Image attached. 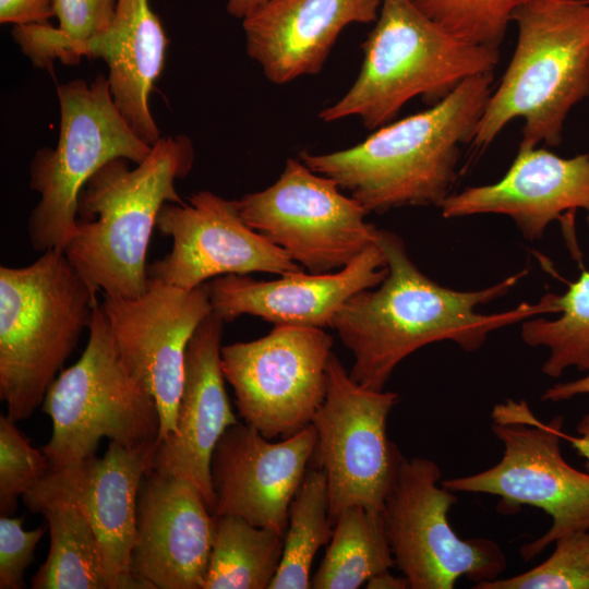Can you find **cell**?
<instances>
[{
  "mask_svg": "<svg viewBox=\"0 0 589 589\" xmlns=\"http://www.w3.org/2000/svg\"><path fill=\"white\" fill-rule=\"evenodd\" d=\"M376 243L386 256L385 279L376 289L350 298L330 326L352 353L350 377L365 388L383 390L397 364L428 344L452 340L473 351L500 327L540 313L560 312L555 294L548 293L536 304L479 314L478 304L505 294L526 272L482 290L457 291L424 275L397 235L378 229Z\"/></svg>",
  "mask_w": 589,
  "mask_h": 589,
  "instance_id": "1",
  "label": "cell"
},
{
  "mask_svg": "<svg viewBox=\"0 0 589 589\" xmlns=\"http://www.w3.org/2000/svg\"><path fill=\"white\" fill-rule=\"evenodd\" d=\"M493 80V72L471 76L429 109L385 124L350 148L302 153L300 159L369 213L441 207L455 181L460 145L470 144Z\"/></svg>",
  "mask_w": 589,
  "mask_h": 589,
  "instance_id": "2",
  "label": "cell"
},
{
  "mask_svg": "<svg viewBox=\"0 0 589 589\" xmlns=\"http://www.w3.org/2000/svg\"><path fill=\"white\" fill-rule=\"evenodd\" d=\"M193 160L191 140L169 135L135 168L113 158L88 179L63 252L95 292L133 298L146 290V254L159 212L165 203H183L175 182L188 176Z\"/></svg>",
  "mask_w": 589,
  "mask_h": 589,
  "instance_id": "3",
  "label": "cell"
},
{
  "mask_svg": "<svg viewBox=\"0 0 589 589\" xmlns=\"http://www.w3.org/2000/svg\"><path fill=\"white\" fill-rule=\"evenodd\" d=\"M512 22L516 48L470 141L476 149L518 118L525 121L519 146L558 145L569 111L589 96L588 1L526 0Z\"/></svg>",
  "mask_w": 589,
  "mask_h": 589,
  "instance_id": "4",
  "label": "cell"
},
{
  "mask_svg": "<svg viewBox=\"0 0 589 589\" xmlns=\"http://www.w3.org/2000/svg\"><path fill=\"white\" fill-rule=\"evenodd\" d=\"M376 24L363 44V62L348 92L320 112L332 122L350 116L368 129L392 121L416 96L434 105L465 80L493 72L497 47L458 38L412 0H381Z\"/></svg>",
  "mask_w": 589,
  "mask_h": 589,
  "instance_id": "5",
  "label": "cell"
},
{
  "mask_svg": "<svg viewBox=\"0 0 589 589\" xmlns=\"http://www.w3.org/2000/svg\"><path fill=\"white\" fill-rule=\"evenodd\" d=\"M96 293L60 250L0 266V398L15 421L41 405L88 328Z\"/></svg>",
  "mask_w": 589,
  "mask_h": 589,
  "instance_id": "6",
  "label": "cell"
},
{
  "mask_svg": "<svg viewBox=\"0 0 589 589\" xmlns=\"http://www.w3.org/2000/svg\"><path fill=\"white\" fill-rule=\"evenodd\" d=\"M41 410L52 421L41 448L50 470L96 455L104 437L128 448L156 446L157 404L120 359L101 303L93 310L84 352L50 384Z\"/></svg>",
  "mask_w": 589,
  "mask_h": 589,
  "instance_id": "7",
  "label": "cell"
},
{
  "mask_svg": "<svg viewBox=\"0 0 589 589\" xmlns=\"http://www.w3.org/2000/svg\"><path fill=\"white\" fill-rule=\"evenodd\" d=\"M60 133L29 165V187L39 194L27 233L40 253L63 251L75 232L79 196L88 179L113 158L140 164L152 146L140 139L113 103L107 77L58 86Z\"/></svg>",
  "mask_w": 589,
  "mask_h": 589,
  "instance_id": "8",
  "label": "cell"
},
{
  "mask_svg": "<svg viewBox=\"0 0 589 589\" xmlns=\"http://www.w3.org/2000/svg\"><path fill=\"white\" fill-rule=\"evenodd\" d=\"M492 419V431L504 446L502 459L486 470L441 484L452 492L495 495L504 512L529 505L550 515L551 528L521 546L526 561L561 538L589 531V473L573 468L562 456L563 418L544 423L525 400L508 399L493 408Z\"/></svg>",
  "mask_w": 589,
  "mask_h": 589,
  "instance_id": "9",
  "label": "cell"
},
{
  "mask_svg": "<svg viewBox=\"0 0 589 589\" xmlns=\"http://www.w3.org/2000/svg\"><path fill=\"white\" fill-rule=\"evenodd\" d=\"M436 462L402 455L381 510L395 566L411 589H452L460 577L496 579L507 561L493 540L459 538L447 514L457 502Z\"/></svg>",
  "mask_w": 589,
  "mask_h": 589,
  "instance_id": "10",
  "label": "cell"
},
{
  "mask_svg": "<svg viewBox=\"0 0 589 589\" xmlns=\"http://www.w3.org/2000/svg\"><path fill=\"white\" fill-rule=\"evenodd\" d=\"M237 202L252 229L311 274L339 271L376 242L369 212L301 159H287L274 184Z\"/></svg>",
  "mask_w": 589,
  "mask_h": 589,
  "instance_id": "11",
  "label": "cell"
},
{
  "mask_svg": "<svg viewBox=\"0 0 589 589\" xmlns=\"http://www.w3.org/2000/svg\"><path fill=\"white\" fill-rule=\"evenodd\" d=\"M332 347L324 328L287 324L259 339L221 346L223 374L244 423L268 440L311 424L326 395Z\"/></svg>",
  "mask_w": 589,
  "mask_h": 589,
  "instance_id": "12",
  "label": "cell"
},
{
  "mask_svg": "<svg viewBox=\"0 0 589 589\" xmlns=\"http://www.w3.org/2000/svg\"><path fill=\"white\" fill-rule=\"evenodd\" d=\"M326 373V395L312 424L314 457L326 476L334 526L351 506L382 510L401 453L386 434L387 417L398 395L361 386L334 352Z\"/></svg>",
  "mask_w": 589,
  "mask_h": 589,
  "instance_id": "13",
  "label": "cell"
},
{
  "mask_svg": "<svg viewBox=\"0 0 589 589\" xmlns=\"http://www.w3.org/2000/svg\"><path fill=\"white\" fill-rule=\"evenodd\" d=\"M101 306L124 366L157 404V445L176 430L187 348L213 312L206 284L185 290L148 278L146 290L137 297L103 293Z\"/></svg>",
  "mask_w": 589,
  "mask_h": 589,
  "instance_id": "14",
  "label": "cell"
},
{
  "mask_svg": "<svg viewBox=\"0 0 589 589\" xmlns=\"http://www.w3.org/2000/svg\"><path fill=\"white\" fill-rule=\"evenodd\" d=\"M156 227L170 252L147 266L149 279L191 290L224 275L302 272L280 248L241 217L237 200L199 191L188 203H165Z\"/></svg>",
  "mask_w": 589,
  "mask_h": 589,
  "instance_id": "15",
  "label": "cell"
},
{
  "mask_svg": "<svg viewBox=\"0 0 589 589\" xmlns=\"http://www.w3.org/2000/svg\"><path fill=\"white\" fill-rule=\"evenodd\" d=\"M156 446L128 448L110 441L103 457L89 456L50 470L22 498L36 514L53 504H74L97 536L109 589H144L132 574L136 502Z\"/></svg>",
  "mask_w": 589,
  "mask_h": 589,
  "instance_id": "16",
  "label": "cell"
},
{
  "mask_svg": "<svg viewBox=\"0 0 589 589\" xmlns=\"http://www.w3.org/2000/svg\"><path fill=\"white\" fill-rule=\"evenodd\" d=\"M315 448L312 423L276 443L247 423L229 426L211 460L214 516H238L285 534L290 504Z\"/></svg>",
  "mask_w": 589,
  "mask_h": 589,
  "instance_id": "17",
  "label": "cell"
},
{
  "mask_svg": "<svg viewBox=\"0 0 589 589\" xmlns=\"http://www.w3.org/2000/svg\"><path fill=\"white\" fill-rule=\"evenodd\" d=\"M214 532L199 489L151 468L137 493L133 576L144 589H203Z\"/></svg>",
  "mask_w": 589,
  "mask_h": 589,
  "instance_id": "18",
  "label": "cell"
},
{
  "mask_svg": "<svg viewBox=\"0 0 589 589\" xmlns=\"http://www.w3.org/2000/svg\"><path fill=\"white\" fill-rule=\"evenodd\" d=\"M441 208L446 218L484 213L509 216L528 239H539L558 219L579 260L574 215L577 209L586 211L589 227V153L563 158L545 148L519 146L501 180L449 194Z\"/></svg>",
  "mask_w": 589,
  "mask_h": 589,
  "instance_id": "19",
  "label": "cell"
},
{
  "mask_svg": "<svg viewBox=\"0 0 589 589\" xmlns=\"http://www.w3.org/2000/svg\"><path fill=\"white\" fill-rule=\"evenodd\" d=\"M387 273L386 256L375 242L336 272L302 271L268 281L230 274L213 278L206 287L213 312L225 323L253 315L274 325L326 328L350 298L377 287Z\"/></svg>",
  "mask_w": 589,
  "mask_h": 589,
  "instance_id": "20",
  "label": "cell"
},
{
  "mask_svg": "<svg viewBox=\"0 0 589 589\" xmlns=\"http://www.w3.org/2000/svg\"><path fill=\"white\" fill-rule=\"evenodd\" d=\"M224 321L214 312L192 335L175 432L156 445L152 468L194 484L214 515L211 460L226 430L238 423L225 388L220 350Z\"/></svg>",
  "mask_w": 589,
  "mask_h": 589,
  "instance_id": "21",
  "label": "cell"
},
{
  "mask_svg": "<svg viewBox=\"0 0 589 589\" xmlns=\"http://www.w3.org/2000/svg\"><path fill=\"white\" fill-rule=\"evenodd\" d=\"M381 0H271L242 19L248 55L276 84L321 71L340 32L376 21Z\"/></svg>",
  "mask_w": 589,
  "mask_h": 589,
  "instance_id": "22",
  "label": "cell"
},
{
  "mask_svg": "<svg viewBox=\"0 0 589 589\" xmlns=\"http://www.w3.org/2000/svg\"><path fill=\"white\" fill-rule=\"evenodd\" d=\"M168 44L148 0H117L109 29L88 53V58L105 60L115 105L136 135L151 146L161 136L148 98L163 72Z\"/></svg>",
  "mask_w": 589,
  "mask_h": 589,
  "instance_id": "23",
  "label": "cell"
},
{
  "mask_svg": "<svg viewBox=\"0 0 589 589\" xmlns=\"http://www.w3.org/2000/svg\"><path fill=\"white\" fill-rule=\"evenodd\" d=\"M395 566L381 512L351 506L339 514L313 589H358Z\"/></svg>",
  "mask_w": 589,
  "mask_h": 589,
  "instance_id": "24",
  "label": "cell"
},
{
  "mask_svg": "<svg viewBox=\"0 0 589 589\" xmlns=\"http://www.w3.org/2000/svg\"><path fill=\"white\" fill-rule=\"evenodd\" d=\"M283 551L284 534L238 516H215L203 589H269Z\"/></svg>",
  "mask_w": 589,
  "mask_h": 589,
  "instance_id": "25",
  "label": "cell"
},
{
  "mask_svg": "<svg viewBox=\"0 0 589 589\" xmlns=\"http://www.w3.org/2000/svg\"><path fill=\"white\" fill-rule=\"evenodd\" d=\"M49 530L47 558L32 578L33 589H109L95 530L82 508H43Z\"/></svg>",
  "mask_w": 589,
  "mask_h": 589,
  "instance_id": "26",
  "label": "cell"
},
{
  "mask_svg": "<svg viewBox=\"0 0 589 589\" xmlns=\"http://www.w3.org/2000/svg\"><path fill=\"white\" fill-rule=\"evenodd\" d=\"M117 0H55L58 26L49 22L14 26L12 36L35 67L51 70L55 60L77 64L110 27Z\"/></svg>",
  "mask_w": 589,
  "mask_h": 589,
  "instance_id": "27",
  "label": "cell"
},
{
  "mask_svg": "<svg viewBox=\"0 0 589 589\" xmlns=\"http://www.w3.org/2000/svg\"><path fill=\"white\" fill-rule=\"evenodd\" d=\"M324 471L308 469L288 513L281 562L269 589L311 588V567L316 552L333 534Z\"/></svg>",
  "mask_w": 589,
  "mask_h": 589,
  "instance_id": "28",
  "label": "cell"
},
{
  "mask_svg": "<svg viewBox=\"0 0 589 589\" xmlns=\"http://www.w3.org/2000/svg\"><path fill=\"white\" fill-rule=\"evenodd\" d=\"M555 302L561 316L525 322L522 339L529 346L550 349L542 366L548 376L557 377L569 366L589 372V271L582 269L568 290L555 297Z\"/></svg>",
  "mask_w": 589,
  "mask_h": 589,
  "instance_id": "29",
  "label": "cell"
},
{
  "mask_svg": "<svg viewBox=\"0 0 589 589\" xmlns=\"http://www.w3.org/2000/svg\"><path fill=\"white\" fill-rule=\"evenodd\" d=\"M526 0H412L458 38L490 47L503 41L512 15Z\"/></svg>",
  "mask_w": 589,
  "mask_h": 589,
  "instance_id": "30",
  "label": "cell"
},
{
  "mask_svg": "<svg viewBox=\"0 0 589 589\" xmlns=\"http://www.w3.org/2000/svg\"><path fill=\"white\" fill-rule=\"evenodd\" d=\"M476 589H589V531L558 539L551 556L522 574L482 581Z\"/></svg>",
  "mask_w": 589,
  "mask_h": 589,
  "instance_id": "31",
  "label": "cell"
},
{
  "mask_svg": "<svg viewBox=\"0 0 589 589\" xmlns=\"http://www.w3.org/2000/svg\"><path fill=\"white\" fill-rule=\"evenodd\" d=\"M14 419L0 416V514L12 516L17 501L50 471L43 449L31 444Z\"/></svg>",
  "mask_w": 589,
  "mask_h": 589,
  "instance_id": "32",
  "label": "cell"
},
{
  "mask_svg": "<svg viewBox=\"0 0 589 589\" xmlns=\"http://www.w3.org/2000/svg\"><path fill=\"white\" fill-rule=\"evenodd\" d=\"M24 517H0V588H25L24 572L32 563L37 543L48 528H23Z\"/></svg>",
  "mask_w": 589,
  "mask_h": 589,
  "instance_id": "33",
  "label": "cell"
},
{
  "mask_svg": "<svg viewBox=\"0 0 589 589\" xmlns=\"http://www.w3.org/2000/svg\"><path fill=\"white\" fill-rule=\"evenodd\" d=\"M55 16V0H0V23L28 25Z\"/></svg>",
  "mask_w": 589,
  "mask_h": 589,
  "instance_id": "34",
  "label": "cell"
},
{
  "mask_svg": "<svg viewBox=\"0 0 589 589\" xmlns=\"http://www.w3.org/2000/svg\"><path fill=\"white\" fill-rule=\"evenodd\" d=\"M585 394H589V372L581 378L555 384L548 388L541 398L544 401L557 402Z\"/></svg>",
  "mask_w": 589,
  "mask_h": 589,
  "instance_id": "35",
  "label": "cell"
},
{
  "mask_svg": "<svg viewBox=\"0 0 589 589\" xmlns=\"http://www.w3.org/2000/svg\"><path fill=\"white\" fill-rule=\"evenodd\" d=\"M578 436L566 434L560 430L562 440L568 441L577 453L586 458V468L589 470V413L584 416L577 425Z\"/></svg>",
  "mask_w": 589,
  "mask_h": 589,
  "instance_id": "36",
  "label": "cell"
},
{
  "mask_svg": "<svg viewBox=\"0 0 589 589\" xmlns=\"http://www.w3.org/2000/svg\"><path fill=\"white\" fill-rule=\"evenodd\" d=\"M368 589H406L410 588L406 577H395L389 570L372 577L366 584Z\"/></svg>",
  "mask_w": 589,
  "mask_h": 589,
  "instance_id": "37",
  "label": "cell"
},
{
  "mask_svg": "<svg viewBox=\"0 0 589 589\" xmlns=\"http://www.w3.org/2000/svg\"><path fill=\"white\" fill-rule=\"evenodd\" d=\"M271 0H228L227 11L232 16L244 19Z\"/></svg>",
  "mask_w": 589,
  "mask_h": 589,
  "instance_id": "38",
  "label": "cell"
},
{
  "mask_svg": "<svg viewBox=\"0 0 589 589\" xmlns=\"http://www.w3.org/2000/svg\"><path fill=\"white\" fill-rule=\"evenodd\" d=\"M586 1H588V2H589V0H586Z\"/></svg>",
  "mask_w": 589,
  "mask_h": 589,
  "instance_id": "39",
  "label": "cell"
}]
</instances>
